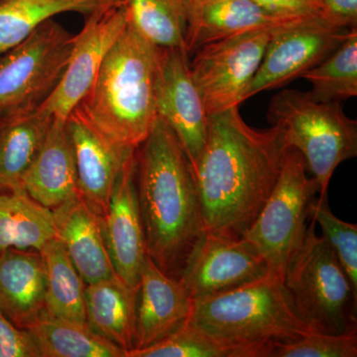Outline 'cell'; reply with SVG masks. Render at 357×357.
Segmentation results:
<instances>
[{
  "instance_id": "6da1fadb",
  "label": "cell",
  "mask_w": 357,
  "mask_h": 357,
  "mask_svg": "<svg viewBox=\"0 0 357 357\" xmlns=\"http://www.w3.org/2000/svg\"><path fill=\"white\" fill-rule=\"evenodd\" d=\"M289 148L280 128H251L238 107L208 116L192 168L204 232L243 237L273 191Z\"/></svg>"
},
{
  "instance_id": "7a4b0ae2",
  "label": "cell",
  "mask_w": 357,
  "mask_h": 357,
  "mask_svg": "<svg viewBox=\"0 0 357 357\" xmlns=\"http://www.w3.org/2000/svg\"><path fill=\"white\" fill-rule=\"evenodd\" d=\"M136 161L147 255L164 273L180 279L204 234L194 169L176 134L158 116L136 150Z\"/></svg>"
},
{
  "instance_id": "3957f363",
  "label": "cell",
  "mask_w": 357,
  "mask_h": 357,
  "mask_svg": "<svg viewBox=\"0 0 357 357\" xmlns=\"http://www.w3.org/2000/svg\"><path fill=\"white\" fill-rule=\"evenodd\" d=\"M159 47L126 26L76 109L105 139L135 151L157 117Z\"/></svg>"
},
{
  "instance_id": "277c9868",
  "label": "cell",
  "mask_w": 357,
  "mask_h": 357,
  "mask_svg": "<svg viewBox=\"0 0 357 357\" xmlns=\"http://www.w3.org/2000/svg\"><path fill=\"white\" fill-rule=\"evenodd\" d=\"M188 323L230 357H267L276 345L312 333L294 309L283 279L272 273L227 292L192 300Z\"/></svg>"
},
{
  "instance_id": "5b68a950",
  "label": "cell",
  "mask_w": 357,
  "mask_h": 357,
  "mask_svg": "<svg viewBox=\"0 0 357 357\" xmlns=\"http://www.w3.org/2000/svg\"><path fill=\"white\" fill-rule=\"evenodd\" d=\"M271 126L282 129L288 147L302 155L318 189L328 197L335 169L357 155V122L347 116L340 102H317L307 91L285 89L269 103Z\"/></svg>"
},
{
  "instance_id": "8992f818",
  "label": "cell",
  "mask_w": 357,
  "mask_h": 357,
  "mask_svg": "<svg viewBox=\"0 0 357 357\" xmlns=\"http://www.w3.org/2000/svg\"><path fill=\"white\" fill-rule=\"evenodd\" d=\"M311 220L302 245L286 266L284 286L298 316L312 332H357V293Z\"/></svg>"
},
{
  "instance_id": "52a82bcc",
  "label": "cell",
  "mask_w": 357,
  "mask_h": 357,
  "mask_svg": "<svg viewBox=\"0 0 357 357\" xmlns=\"http://www.w3.org/2000/svg\"><path fill=\"white\" fill-rule=\"evenodd\" d=\"M302 155L289 148L273 191L243 234L264 258L270 273L283 279L289 260L302 245L318 194Z\"/></svg>"
},
{
  "instance_id": "ba28073f",
  "label": "cell",
  "mask_w": 357,
  "mask_h": 357,
  "mask_svg": "<svg viewBox=\"0 0 357 357\" xmlns=\"http://www.w3.org/2000/svg\"><path fill=\"white\" fill-rule=\"evenodd\" d=\"M74 40L51 18L0 56V117L38 109L62 79Z\"/></svg>"
},
{
  "instance_id": "9c48e42d",
  "label": "cell",
  "mask_w": 357,
  "mask_h": 357,
  "mask_svg": "<svg viewBox=\"0 0 357 357\" xmlns=\"http://www.w3.org/2000/svg\"><path fill=\"white\" fill-rule=\"evenodd\" d=\"M275 31H255L204 45L190 64L208 116L238 107Z\"/></svg>"
},
{
  "instance_id": "30bf717a",
  "label": "cell",
  "mask_w": 357,
  "mask_h": 357,
  "mask_svg": "<svg viewBox=\"0 0 357 357\" xmlns=\"http://www.w3.org/2000/svg\"><path fill=\"white\" fill-rule=\"evenodd\" d=\"M349 31V28L333 25L321 16L276 30L249 86L246 100L302 77L335 51Z\"/></svg>"
},
{
  "instance_id": "8fae6325",
  "label": "cell",
  "mask_w": 357,
  "mask_h": 357,
  "mask_svg": "<svg viewBox=\"0 0 357 357\" xmlns=\"http://www.w3.org/2000/svg\"><path fill=\"white\" fill-rule=\"evenodd\" d=\"M128 23L124 0L86 15L83 29L75 35L67 69L40 109L57 119H67L95 83L107 53Z\"/></svg>"
},
{
  "instance_id": "7c38bea8",
  "label": "cell",
  "mask_w": 357,
  "mask_h": 357,
  "mask_svg": "<svg viewBox=\"0 0 357 357\" xmlns=\"http://www.w3.org/2000/svg\"><path fill=\"white\" fill-rule=\"evenodd\" d=\"M270 273L264 258L244 237L204 232L180 280L192 300L227 292Z\"/></svg>"
},
{
  "instance_id": "4fadbf2b",
  "label": "cell",
  "mask_w": 357,
  "mask_h": 357,
  "mask_svg": "<svg viewBox=\"0 0 357 357\" xmlns=\"http://www.w3.org/2000/svg\"><path fill=\"white\" fill-rule=\"evenodd\" d=\"M155 98L157 116L172 129L194 168L206 145L208 116L184 49L160 48Z\"/></svg>"
},
{
  "instance_id": "5bb4252c",
  "label": "cell",
  "mask_w": 357,
  "mask_h": 357,
  "mask_svg": "<svg viewBox=\"0 0 357 357\" xmlns=\"http://www.w3.org/2000/svg\"><path fill=\"white\" fill-rule=\"evenodd\" d=\"M136 167L135 151L124 162L115 180L109 208L102 218V229L115 273L138 290L147 252L136 187Z\"/></svg>"
},
{
  "instance_id": "9a60e30c",
  "label": "cell",
  "mask_w": 357,
  "mask_h": 357,
  "mask_svg": "<svg viewBox=\"0 0 357 357\" xmlns=\"http://www.w3.org/2000/svg\"><path fill=\"white\" fill-rule=\"evenodd\" d=\"M304 20L275 15L253 0H202L187 6L185 51L191 55L213 42L249 32L276 31Z\"/></svg>"
},
{
  "instance_id": "2e32d148",
  "label": "cell",
  "mask_w": 357,
  "mask_h": 357,
  "mask_svg": "<svg viewBox=\"0 0 357 357\" xmlns=\"http://www.w3.org/2000/svg\"><path fill=\"white\" fill-rule=\"evenodd\" d=\"M74 144L79 196L96 215L105 217L114 182L124 162L136 151L115 146L77 109L67 119Z\"/></svg>"
},
{
  "instance_id": "e0dca14e",
  "label": "cell",
  "mask_w": 357,
  "mask_h": 357,
  "mask_svg": "<svg viewBox=\"0 0 357 357\" xmlns=\"http://www.w3.org/2000/svg\"><path fill=\"white\" fill-rule=\"evenodd\" d=\"M192 300L178 279L164 273L147 255L138 288L134 349L154 344L184 325Z\"/></svg>"
},
{
  "instance_id": "ac0fdd59",
  "label": "cell",
  "mask_w": 357,
  "mask_h": 357,
  "mask_svg": "<svg viewBox=\"0 0 357 357\" xmlns=\"http://www.w3.org/2000/svg\"><path fill=\"white\" fill-rule=\"evenodd\" d=\"M22 188L52 211L79 196L76 156L67 119L54 117L43 145L23 178Z\"/></svg>"
},
{
  "instance_id": "d6986e66",
  "label": "cell",
  "mask_w": 357,
  "mask_h": 357,
  "mask_svg": "<svg viewBox=\"0 0 357 357\" xmlns=\"http://www.w3.org/2000/svg\"><path fill=\"white\" fill-rule=\"evenodd\" d=\"M57 237L86 284L116 276L102 229V218L77 196L53 210Z\"/></svg>"
},
{
  "instance_id": "ffe728a7",
  "label": "cell",
  "mask_w": 357,
  "mask_h": 357,
  "mask_svg": "<svg viewBox=\"0 0 357 357\" xmlns=\"http://www.w3.org/2000/svg\"><path fill=\"white\" fill-rule=\"evenodd\" d=\"M46 268L40 251L9 248L0 252V310L20 328L45 312Z\"/></svg>"
},
{
  "instance_id": "44dd1931",
  "label": "cell",
  "mask_w": 357,
  "mask_h": 357,
  "mask_svg": "<svg viewBox=\"0 0 357 357\" xmlns=\"http://www.w3.org/2000/svg\"><path fill=\"white\" fill-rule=\"evenodd\" d=\"M53 119L40 107L0 117V191L23 189Z\"/></svg>"
},
{
  "instance_id": "7402d4cb",
  "label": "cell",
  "mask_w": 357,
  "mask_h": 357,
  "mask_svg": "<svg viewBox=\"0 0 357 357\" xmlns=\"http://www.w3.org/2000/svg\"><path fill=\"white\" fill-rule=\"evenodd\" d=\"M86 324L126 351L134 349L138 290L119 275L89 284L84 293Z\"/></svg>"
},
{
  "instance_id": "603a6c76",
  "label": "cell",
  "mask_w": 357,
  "mask_h": 357,
  "mask_svg": "<svg viewBox=\"0 0 357 357\" xmlns=\"http://www.w3.org/2000/svg\"><path fill=\"white\" fill-rule=\"evenodd\" d=\"M26 330L40 357H128V351L91 330L86 323L43 312Z\"/></svg>"
},
{
  "instance_id": "cb8c5ba5",
  "label": "cell",
  "mask_w": 357,
  "mask_h": 357,
  "mask_svg": "<svg viewBox=\"0 0 357 357\" xmlns=\"http://www.w3.org/2000/svg\"><path fill=\"white\" fill-rule=\"evenodd\" d=\"M56 236L53 211L24 189L0 191V252L9 248L40 251Z\"/></svg>"
},
{
  "instance_id": "d4e9b609",
  "label": "cell",
  "mask_w": 357,
  "mask_h": 357,
  "mask_svg": "<svg viewBox=\"0 0 357 357\" xmlns=\"http://www.w3.org/2000/svg\"><path fill=\"white\" fill-rule=\"evenodd\" d=\"M122 0H0V56L58 14H88Z\"/></svg>"
},
{
  "instance_id": "484cf974",
  "label": "cell",
  "mask_w": 357,
  "mask_h": 357,
  "mask_svg": "<svg viewBox=\"0 0 357 357\" xmlns=\"http://www.w3.org/2000/svg\"><path fill=\"white\" fill-rule=\"evenodd\" d=\"M46 268L45 312L56 318L86 323V286L57 236L40 249Z\"/></svg>"
},
{
  "instance_id": "4316f807",
  "label": "cell",
  "mask_w": 357,
  "mask_h": 357,
  "mask_svg": "<svg viewBox=\"0 0 357 357\" xmlns=\"http://www.w3.org/2000/svg\"><path fill=\"white\" fill-rule=\"evenodd\" d=\"M128 24L159 48H185V0H124Z\"/></svg>"
},
{
  "instance_id": "83f0119b",
  "label": "cell",
  "mask_w": 357,
  "mask_h": 357,
  "mask_svg": "<svg viewBox=\"0 0 357 357\" xmlns=\"http://www.w3.org/2000/svg\"><path fill=\"white\" fill-rule=\"evenodd\" d=\"M317 102H344L357 96V28L319 64L302 75Z\"/></svg>"
},
{
  "instance_id": "f1b7e54d",
  "label": "cell",
  "mask_w": 357,
  "mask_h": 357,
  "mask_svg": "<svg viewBox=\"0 0 357 357\" xmlns=\"http://www.w3.org/2000/svg\"><path fill=\"white\" fill-rule=\"evenodd\" d=\"M311 218L321 227V236L337 255L357 293V225L335 217L328 206V197L314 202Z\"/></svg>"
},
{
  "instance_id": "f546056e",
  "label": "cell",
  "mask_w": 357,
  "mask_h": 357,
  "mask_svg": "<svg viewBox=\"0 0 357 357\" xmlns=\"http://www.w3.org/2000/svg\"><path fill=\"white\" fill-rule=\"evenodd\" d=\"M128 357H230V354L187 321L154 344L131 349Z\"/></svg>"
},
{
  "instance_id": "4dcf8cb0",
  "label": "cell",
  "mask_w": 357,
  "mask_h": 357,
  "mask_svg": "<svg viewBox=\"0 0 357 357\" xmlns=\"http://www.w3.org/2000/svg\"><path fill=\"white\" fill-rule=\"evenodd\" d=\"M357 332L328 335L312 332L299 340L276 345L267 357H356Z\"/></svg>"
},
{
  "instance_id": "1f68e13d",
  "label": "cell",
  "mask_w": 357,
  "mask_h": 357,
  "mask_svg": "<svg viewBox=\"0 0 357 357\" xmlns=\"http://www.w3.org/2000/svg\"><path fill=\"white\" fill-rule=\"evenodd\" d=\"M0 357H40L27 330L13 325L0 310Z\"/></svg>"
},
{
  "instance_id": "d6a6232c",
  "label": "cell",
  "mask_w": 357,
  "mask_h": 357,
  "mask_svg": "<svg viewBox=\"0 0 357 357\" xmlns=\"http://www.w3.org/2000/svg\"><path fill=\"white\" fill-rule=\"evenodd\" d=\"M321 17L338 27L356 28L357 0H319Z\"/></svg>"
},
{
  "instance_id": "836d02e7",
  "label": "cell",
  "mask_w": 357,
  "mask_h": 357,
  "mask_svg": "<svg viewBox=\"0 0 357 357\" xmlns=\"http://www.w3.org/2000/svg\"><path fill=\"white\" fill-rule=\"evenodd\" d=\"M270 13L285 18L321 16L319 10L306 0H253Z\"/></svg>"
},
{
  "instance_id": "e575fe53",
  "label": "cell",
  "mask_w": 357,
  "mask_h": 357,
  "mask_svg": "<svg viewBox=\"0 0 357 357\" xmlns=\"http://www.w3.org/2000/svg\"><path fill=\"white\" fill-rule=\"evenodd\" d=\"M306 1L310 2V3L312 4V6H316L317 8L319 9V0H306Z\"/></svg>"
},
{
  "instance_id": "d590c367",
  "label": "cell",
  "mask_w": 357,
  "mask_h": 357,
  "mask_svg": "<svg viewBox=\"0 0 357 357\" xmlns=\"http://www.w3.org/2000/svg\"><path fill=\"white\" fill-rule=\"evenodd\" d=\"M202 1V0H185V6H189V4L195 3V2Z\"/></svg>"
}]
</instances>
